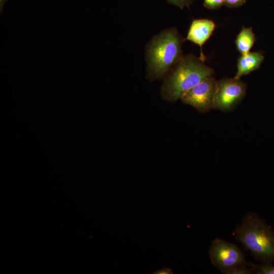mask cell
<instances>
[{"label": "cell", "mask_w": 274, "mask_h": 274, "mask_svg": "<svg viewBox=\"0 0 274 274\" xmlns=\"http://www.w3.org/2000/svg\"><path fill=\"white\" fill-rule=\"evenodd\" d=\"M246 89V84L240 79L233 77L217 81L213 109L230 111L244 98Z\"/></svg>", "instance_id": "obj_5"}, {"label": "cell", "mask_w": 274, "mask_h": 274, "mask_svg": "<svg viewBox=\"0 0 274 274\" xmlns=\"http://www.w3.org/2000/svg\"><path fill=\"white\" fill-rule=\"evenodd\" d=\"M247 0H224V5L227 7H238L243 5Z\"/></svg>", "instance_id": "obj_14"}, {"label": "cell", "mask_w": 274, "mask_h": 274, "mask_svg": "<svg viewBox=\"0 0 274 274\" xmlns=\"http://www.w3.org/2000/svg\"><path fill=\"white\" fill-rule=\"evenodd\" d=\"M168 3L183 9L184 7H189L193 0H166Z\"/></svg>", "instance_id": "obj_13"}, {"label": "cell", "mask_w": 274, "mask_h": 274, "mask_svg": "<svg viewBox=\"0 0 274 274\" xmlns=\"http://www.w3.org/2000/svg\"><path fill=\"white\" fill-rule=\"evenodd\" d=\"M184 41L175 27L163 30L153 37L146 47L148 80L164 78L183 56Z\"/></svg>", "instance_id": "obj_1"}, {"label": "cell", "mask_w": 274, "mask_h": 274, "mask_svg": "<svg viewBox=\"0 0 274 274\" xmlns=\"http://www.w3.org/2000/svg\"><path fill=\"white\" fill-rule=\"evenodd\" d=\"M209 254L212 264L224 274L239 265H255L246 261L244 252L237 245L220 238L212 242Z\"/></svg>", "instance_id": "obj_4"}, {"label": "cell", "mask_w": 274, "mask_h": 274, "mask_svg": "<svg viewBox=\"0 0 274 274\" xmlns=\"http://www.w3.org/2000/svg\"><path fill=\"white\" fill-rule=\"evenodd\" d=\"M253 273L274 274V265L272 263H261L253 266Z\"/></svg>", "instance_id": "obj_10"}, {"label": "cell", "mask_w": 274, "mask_h": 274, "mask_svg": "<svg viewBox=\"0 0 274 274\" xmlns=\"http://www.w3.org/2000/svg\"><path fill=\"white\" fill-rule=\"evenodd\" d=\"M233 235L256 260L274 262V229L257 214H246Z\"/></svg>", "instance_id": "obj_3"}, {"label": "cell", "mask_w": 274, "mask_h": 274, "mask_svg": "<svg viewBox=\"0 0 274 274\" xmlns=\"http://www.w3.org/2000/svg\"><path fill=\"white\" fill-rule=\"evenodd\" d=\"M215 27V23L208 19H194L190 25L186 40L199 46V58L203 62L206 57L203 53L202 46L211 36Z\"/></svg>", "instance_id": "obj_7"}, {"label": "cell", "mask_w": 274, "mask_h": 274, "mask_svg": "<svg viewBox=\"0 0 274 274\" xmlns=\"http://www.w3.org/2000/svg\"><path fill=\"white\" fill-rule=\"evenodd\" d=\"M217 82L213 76H209L183 93L180 99L200 112H207L213 109Z\"/></svg>", "instance_id": "obj_6"}, {"label": "cell", "mask_w": 274, "mask_h": 274, "mask_svg": "<svg viewBox=\"0 0 274 274\" xmlns=\"http://www.w3.org/2000/svg\"><path fill=\"white\" fill-rule=\"evenodd\" d=\"M255 41V35L253 32L252 27L243 26L236 38L235 43L238 51L243 55L250 52Z\"/></svg>", "instance_id": "obj_9"}, {"label": "cell", "mask_w": 274, "mask_h": 274, "mask_svg": "<svg viewBox=\"0 0 274 274\" xmlns=\"http://www.w3.org/2000/svg\"><path fill=\"white\" fill-rule=\"evenodd\" d=\"M224 4V0H204V6L209 9H216Z\"/></svg>", "instance_id": "obj_12"}, {"label": "cell", "mask_w": 274, "mask_h": 274, "mask_svg": "<svg viewBox=\"0 0 274 274\" xmlns=\"http://www.w3.org/2000/svg\"><path fill=\"white\" fill-rule=\"evenodd\" d=\"M249 265H242L234 267L229 270L226 274H251L253 273V266L249 267Z\"/></svg>", "instance_id": "obj_11"}, {"label": "cell", "mask_w": 274, "mask_h": 274, "mask_svg": "<svg viewBox=\"0 0 274 274\" xmlns=\"http://www.w3.org/2000/svg\"><path fill=\"white\" fill-rule=\"evenodd\" d=\"M264 57L260 52H249L242 55L238 59L237 72L234 77L239 79L242 76L259 68Z\"/></svg>", "instance_id": "obj_8"}, {"label": "cell", "mask_w": 274, "mask_h": 274, "mask_svg": "<svg viewBox=\"0 0 274 274\" xmlns=\"http://www.w3.org/2000/svg\"><path fill=\"white\" fill-rule=\"evenodd\" d=\"M204 62L193 55H183L163 79L160 90L163 99L175 102L185 92L213 76L214 70Z\"/></svg>", "instance_id": "obj_2"}, {"label": "cell", "mask_w": 274, "mask_h": 274, "mask_svg": "<svg viewBox=\"0 0 274 274\" xmlns=\"http://www.w3.org/2000/svg\"><path fill=\"white\" fill-rule=\"evenodd\" d=\"M157 273H173L172 270L170 268H163L161 270L157 271Z\"/></svg>", "instance_id": "obj_15"}]
</instances>
